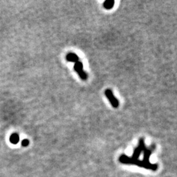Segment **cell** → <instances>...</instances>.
Wrapping results in <instances>:
<instances>
[{
	"label": "cell",
	"mask_w": 177,
	"mask_h": 177,
	"mask_svg": "<svg viewBox=\"0 0 177 177\" xmlns=\"http://www.w3.org/2000/svg\"><path fill=\"white\" fill-rule=\"evenodd\" d=\"M83 65L80 61H78L75 63L74 65V70L78 73L80 78L82 80H86L87 78V75L83 70Z\"/></svg>",
	"instance_id": "1"
},
{
	"label": "cell",
	"mask_w": 177,
	"mask_h": 177,
	"mask_svg": "<svg viewBox=\"0 0 177 177\" xmlns=\"http://www.w3.org/2000/svg\"><path fill=\"white\" fill-rule=\"evenodd\" d=\"M105 95L113 108H117L119 106V101H118L117 99L114 97V95H113L110 89H106L105 90Z\"/></svg>",
	"instance_id": "2"
},
{
	"label": "cell",
	"mask_w": 177,
	"mask_h": 177,
	"mask_svg": "<svg viewBox=\"0 0 177 177\" xmlns=\"http://www.w3.org/2000/svg\"><path fill=\"white\" fill-rule=\"evenodd\" d=\"M66 60L68 62H77L79 61V57L76 54L73 53H70L66 55Z\"/></svg>",
	"instance_id": "3"
},
{
	"label": "cell",
	"mask_w": 177,
	"mask_h": 177,
	"mask_svg": "<svg viewBox=\"0 0 177 177\" xmlns=\"http://www.w3.org/2000/svg\"><path fill=\"white\" fill-rule=\"evenodd\" d=\"M115 2L113 0H107L105 1L103 3L104 7L106 9H111L114 6Z\"/></svg>",
	"instance_id": "4"
},
{
	"label": "cell",
	"mask_w": 177,
	"mask_h": 177,
	"mask_svg": "<svg viewBox=\"0 0 177 177\" xmlns=\"http://www.w3.org/2000/svg\"><path fill=\"white\" fill-rule=\"evenodd\" d=\"M19 136L18 134L17 133H14L11 135L10 137V142L12 144H17L18 142H19Z\"/></svg>",
	"instance_id": "5"
},
{
	"label": "cell",
	"mask_w": 177,
	"mask_h": 177,
	"mask_svg": "<svg viewBox=\"0 0 177 177\" xmlns=\"http://www.w3.org/2000/svg\"><path fill=\"white\" fill-rule=\"evenodd\" d=\"M29 143H30V142L28 139H24L22 141V146H23L24 147L28 146L29 145Z\"/></svg>",
	"instance_id": "6"
}]
</instances>
